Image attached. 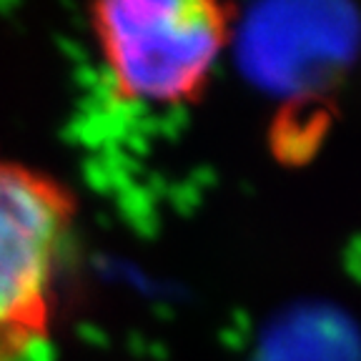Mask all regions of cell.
Wrapping results in <instances>:
<instances>
[{"mask_svg": "<svg viewBox=\"0 0 361 361\" xmlns=\"http://www.w3.org/2000/svg\"><path fill=\"white\" fill-rule=\"evenodd\" d=\"M80 198L0 146V361H35L56 338Z\"/></svg>", "mask_w": 361, "mask_h": 361, "instance_id": "1", "label": "cell"}, {"mask_svg": "<svg viewBox=\"0 0 361 361\" xmlns=\"http://www.w3.org/2000/svg\"><path fill=\"white\" fill-rule=\"evenodd\" d=\"M85 28L113 103L180 108L209 83L228 18L206 0H96Z\"/></svg>", "mask_w": 361, "mask_h": 361, "instance_id": "2", "label": "cell"}]
</instances>
